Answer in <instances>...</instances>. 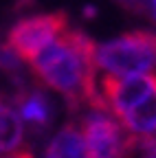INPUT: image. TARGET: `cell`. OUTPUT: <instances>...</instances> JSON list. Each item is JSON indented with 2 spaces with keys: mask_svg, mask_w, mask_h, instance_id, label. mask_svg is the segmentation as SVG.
<instances>
[{
  "mask_svg": "<svg viewBox=\"0 0 156 158\" xmlns=\"http://www.w3.org/2000/svg\"><path fill=\"white\" fill-rule=\"evenodd\" d=\"M24 141V121L20 118L18 110L7 103V99L0 94V156H7L20 149Z\"/></svg>",
  "mask_w": 156,
  "mask_h": 158,
  "instance_id": "5b68a950",
  "label": "cell"
},
{
  "mask_svg": "<svg viewBox=\"0 0 156 158\" xmlns=\"http://www.w3.org/2000/svg\"><path fill=\"white\" fill-rule=\"evenodd\" d=\"M95 51L97 44L90 40V35L79 29H66L29 64L37 81L64 94L73 108H106L97 90Z\"/></svg>",
  "mask_w": 156,
  "mask_h": 158,
  "instance_id": "6da1fadb",
  "label": "cell"
},
{
  "mask_svg": "<svg viewBox=\"0 0 156 158\" xmlns=\"http://www.w3.org/2000/svg\"><path fill=\"white\" fill-rule=\"evenodd\" d=\"M44 158H86L84 138L77 125H64L46 147Z\"/></svg>",
  "mask_w": 156,
  "mask_h": 158,
  "instance_id": "8992f818",
  "label": "cell"
},
{
  "mask_svg": "<svg viewBox=\"0 0 156 158\" xmlns=\"http://www.w3.org/2000/svg\"><path fill=\"white\" fill-rule=\"evenodd\" d=\"M150 7H152V15L156 20V0H150Z\"/></svg>",
  "mask_w": 156,
  "mask_h": 158,
  "instance_id": "8fae6325",
  "label": "cell"
},
{
  "mask_svg": "<svg viewBox=\"0 0 156 158\" xmlns=\"http://www.w3.org/2000/svg\"><path fill=\"white\" fill-rule=\"evenodd\" d=\"M79 132L86 158H121L134 149V136H123V125L106 108H90V112L82 118Z\"/></svg>",
  "mask_w": 156,
  "mask_h": 158,
  "instance_id": "7a4b0ae2",
  "label": "cell"
},
{
  "mask_svg": "<svg viewBox=\"0 0 156 158\" xmlns=\"http://www.w3.org/2000/svg\"><path fill=\"white\" fill-rule=\"evenodd\" d=\"M119 121H121L123 130L132 136H154L156 134V79H154L152 90L136 106H132Z\"/></svg>",
  "mask_w": 156,
  "mask_h": 158,
  "instance_id": "277c9868",
  "label": "cell"
},
{
  "mask_svg": "<svg viewBox=\"0 0 156 158\" xmlns=\"http://www.w3.org/2000/svg\"><path fill=\"white\" fill-rule=\"evenodd\" d=\"M66 29L70 27H68V15L64 11L31 15V18L15 22L9 29L5 46L11 48L20 59L31 62L44 46H48L53 40H57Z\"/></svg>",
  "mask_w": 156,
  "mask_h": 158,
  "instance_id": "3957f363",
  "label": "cell"
},
{
  "mask_svg": "<svg viewBox=\"0 0 156 158\" xmlns=\"http://www.w3.org/2000/svg\"><path fill=\"white\" fill-rule=\"evenodd\" d=\"M134 149H139L143 158H156V138L154 136H134Z\"/></svg>",
  "mask_w": 156,
  "mask_h": 158,
  "instance_id": "ba28073f",
  "label": "cell"
},
{
  "mask_svg": "<svg viewBox=\"0 0 156 158\" xmlns=\"http://www.w3.org/2000/svg\"><path fill=\"white\" fill-rule=\"evenodd\" d=\"M18 106H20L18 114L24 123L46 125L51 121V106L40 90H22L18 97Z\"/></svg>",
  "mask_w": 156,
  "mask_h": 158,
  "instance_id": "52a82bcc",
  "label": "cell"
},
{
  "mask_svg": "<svg viewBox=\"0 0 156 158\" xmlns=\"http://www.w3.org/2000/svg\"><path fill=\"white\" fill-rule=\"evenodd\" d=\"M18 66H20V57H18L11 48H7L2 44V46H0V68L9 70V73H15Z\"/></svg>",
  "mask_w": 156,
  "mask_h": 158,
  "instance_id": "9c48e42d",
  "label": "cell"
},
{
  "mask_svg": "<svg viewBox=\"0 0 156 158\" xmlns=\"http://www.w3.org/2000/svg\"><path fill=\"white\" fill-rule=\"evenodd\" d=\"M7 158H33V156H31V152H13Z\"/></svg>",
  "mask_w": 156,
  "mask_h": 158,
  "instance_id": "30bf717a",
  "label": "cell"
}]
</instances>
